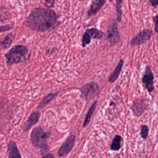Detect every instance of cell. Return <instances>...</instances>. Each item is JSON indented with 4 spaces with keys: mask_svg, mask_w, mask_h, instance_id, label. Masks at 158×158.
<instances>
[{
    "mask_svg": "<svg viewBox=\"0 0 158 158\" xmlns=\"http://www.w3.org/2000/svg\"><path fill=\"white\" fill-rule=\"evenodd\" d=\"M122 137L120 135H116L113 139L110 145V149L112 151H118L121 147Z\"/></svg>",
    "mask_w": 158,
    "mask_h": 158,
    "instance_id": "cell-17",
    "label": "cell"
},
{
    "mask_svg": "<svg viewBox=\"0 0 158 158\" xmlns=\"http://www.w3.org/2000/svg\"><path fill=\"white\" fill-rule=\"evenodd\" d=\"M148 103L144 98H138L134 101L131 106V109L132 110L134 114L137 117H141L148 107Z\"/></svg>",
    "mask_w": 158,
    "mask_h": 158,
    "instance_id": "cell-7",
    "label": "cell"
},
{
    "mask_svg": "<svg viewBox=\"0 0 158 158\" xmlns=\"http://www.w3.org/2000/svg\"><path fill=\"white\" fill-rule=\"evenodd\" d=\"M75 141L76 136L74 135H71L68 137L58 150V155L59 156L61 157L66 156L74 147Z\"/></svg>",
    "mask_w": 158,
    "mask_h": 158,
    "instance_id": "cell-8",
    "label": "cell"
},
{
    "mask_svg": "<svg viewBox=\"0 0 158 158\" xmlns=\"http://www.w3.org/2000/svg\"><path fill=\"white\" fill-rule=\"evenodd\" d=\"M153 35L152 30L149 29H145L140 31L131 39L130 41V45L131 46L141 45L149 41Z\"/></svg>",
    "mask_w": 158,
    "mask_h": 158,
    "instance_id": "cell-4",
    "label": "cell"
},
{
    "mask_svg": "<svg viewBox=\"0 0 158 158\" xmlns=\"http://www.w3.org/2000/svg\"><path fill=\"white\" fill-rule=\"evenodd\" d=\"M15 39V35L12 32L8 33L3 41H0V48L6 49L11 46Z\"/></svg>",
    "mask_w": 158,
    "mask_h": 158,
    "instance_id": "cell-14",
    "label": "cell"
},
{
    "mask_svg": "<svg viewBox=\"0 0 158 158\" xmlns=\"http://www.w3.org/2000/svg\"><path fill=\"white\" fill-rule=\"evenodd\" d=\"M107 39L108 41L112 44H115L119 41V32L116 22H114L112 24L111 28L108 30Z\"/></svg>",
    "mask_w": 158,
    "mask_h": 158,
    "instance_id": "cell-10",
    "label": "cell"
},
{
    "mask_svg": "<svg viewBox=\"0 0 158 158\" xmlns=\"http://www.w3.org/2000/svg\"><path fill=\"white\" fill-rule=\"evenodd\" d=\"M106 0H94L87 12L88 16H92L96 14L105 4Z\"/></svg>",
    "mask_w": 158,
    "mask_h": 158,
    "instance_id": "cell-12",
    "label": "cell"
},
{
    "mask_svg": "<svg viewBox=\"0 0 158 158\" xmlns=\"http://www.w3.org/2000/svg\"><path fill=\"white\" fill-rule=\"evenodd\" d=\"M91 38L87 32H85L83 35L82 40V46L85 47L86 45L89 44L91 42Z\"/></svg>",
    "mask_w": 158,
    "mask_h": 158,
    "instance_id": "cell-21",
    "label": "cell"
},
{
    "mask_svg": "<svg viewBox=\"0 0 158 158\" xmlns=\"http://www.w3.org/2000/svg\"><path fill=\"white\" fill-rule=\"evenodd\" d=\"M150 4L153 7H156L158 5V0H148Z\"/></svg>",
    "mask_w": 158,
    "mask_h": 158,
    "instance_id": "cell-24",
    "label": "cell"
},
{
    "mask_svg": "<svg viewBox=\"0 0 158 158\" xmlns=\"http://www.w3.org/2000/svg\"><path fill=\"white\" fill-rule=\"evenodd\" d=\"M57 93H51L45 96L39 103L37 109H43L52 100L57 96Z\"/></svg>",
    "mask_w": 158,
    "mask_h": 158,
    "instance_id": "cell-16",
    "label": "cell"
},
{
    "mask_svg": "<svg viewBox=\"0 0 158 158\" xmlns=\"http://www.w3.org/2000/svg\"><path fill=\"white\" fill-rule=\"evenodd\" d=\"M86 32H88L91 39L93 38V39L100 40L103 39L105 36V33L103 32L96 28L90 29L87 30Z\"/></svg>",
    "mask_w": 158,
    "mask_h": 158,
    "instance_id": "cell-15",
    "label": "cell"
},
{
    "mask_svg": "<svg viewBox=\"0 0 158 158\" xmlns=\"http://www.w3.org/2000/svg\"><path fill=\"white\" fill-rule=\"evenodd\" d=\"M97 105V101H95L94 104L91 106V107L89 109L88 112H87V115H86V117H85V120L84 122L83 123V127H85L89 124L91 121V118H92V116H93V113L96 108Z\"/></svg>",
    "mask_w": 158,
    "mask_h": 158,
    "instance_id": "cell-18",
    "label": "cell"
},
{
    "mask_svg": "<svg viewBox=\"0 0 158 158\" xmlns=\"http://www.w3.org/2000/svg\"><path fill=\"white\" fill-rule=\"evenodd\" d=\"M123 2V0H116V11H117V20L119 22L122 21V6Z\"/></svg>",
    "mask_w": 158,
    "mask_h": 158,
    "instance_id": "cell-19",
    "label": "cell"
},
{
    "mask_svg": "<svg viewBox=\"0 0 158 158\" xmlns=\"http://www.w3.org/2000/svg\"><path fill=\"white\" fill-rule=\"evenodd\" d=\"M149 134V128L146 125H144L141 128L140 135L143 140H146Z\"/></svg>",
    "mask_w": 158,
    "mask_h": 158,
    "instance_id": "cell-20",
    "label": "cell"
},
{
    "mask_svg": "<svg viewBox=\"0 0 158 158\" xmlns=\"http://www.w3.org/2000/svg\"><path fill=\"white\" fill-rule=\"evenodd\" d=\"M40 113L39 111H35L31 114L24 124L23 132L24 133L27 132L32 126L38 123L40 120Z\"/></svg>",
    "mask_w": 158,
    "mask_h": 158,
    "instance_id": "cell-9",
    "label": "cell"
},
{
    "mask_svg": "<svg viewBox=\"0 0 158 158\" xmlns=\"http://www.w3.org/2000/svg\"><path fill=\"white\" fill-rule=\"evenodd\" d=\"M58 16L54 10L49 8H37L32 10L25 21L28 28L38 32H46L59 25Z\"/></svg>",
    "mask_w": 158,
    "mask_h": 158,
    "instance_id": "cell-1",
    "label": "cell"
},
{
    "mask_svg": "<svg viewBox=\"0 0 158 158\" xmlns=\"http://www.w3.org/2000/svg\"><path fill=\"white\" fill-rule=\"evenodd\" d=\"M44 158H53L54 157V156L52 155V154H48V155H45L44 156Z\"/></svg>",
    "mask_w": 158,
    "mask_h": 158,
    "instance_id": "cell-25",
    "label": "cell"
},
{
    "mask_svg": "<svg viewBox=\"0 0 158 158\" xmlns=\"http://www.w3.org/2000/svg\"><path fill=\"white\" fill-rule=\"evenodd\" d=\"M153 21L155 24V30L156 33H158V15L153 17Z\"/></svg>",
    "mask_w": 158,
    "mask_h": 158,
    "instance_id": "cell-23",
    "label": "cell"
},
{
    "mask_svg": "<svg viewBox=\"0 0 158 158\" xmlns=\"http://www.w3.org/2000/svg\"><path fill=\"white\" fill-rule=\"evenodd\" d=\"M30 56L28 48L22 45L13 46L6 53L5 57L8 66L24 63L29 58Z\"/></svg>",
    "mask_w": 158,
    "mask_h": 158,
    "instance_id": "cell-2",
    "label": "cell"
},
{
    "mask_svg": "<svg viewBox=\"0 0 158 158\" xmlns=\"http://www.w3.org/2000/svg\"><path fill=\"white\" fill-rule=\"evenodd\" d=\"M13 26L11 25H5V26H0V33L5 32L7 31L12 29Z\"/></svg>",
    "mask_w": 158,
    "mask_h": 158,
    "instance_id": "cell-22",
    "label": "cell"
},
{
    "mask_svg": "<svg viewBox=\"0 0 158 158\" xmlns=\"http://www.w3.org/2000/svg\"><path fill=\"white\" fill-rule=\"evenodd\" d=\"M49 137V134L45 132L41 128L36 127L31 134L30 141L34 147L46 148V142Z\"/></svg>",
    "mask_w": 158,
    "mask_h": 158,
    "instance_id": "cell-3",
    "label": "cell"
},
{
    "mask_svg": "<svg viewBox=\"0 0 158 158\" xmlns=\"http://www.w3.org/2000/svg\"><path fill=\"white\" fill-rule=\"evenodd\" d=\"M7 154L9 158L22 157L16 143L14 141H10L7 145Z\"/></svg>",
    "mask_w": 158,
    "mask_h": 158,
    "instance_id": "cell-11",
    "label": "cell"
},
{
    "mask_svg": "<svg viewBox=\"0 0 158 158\" xmlns=\"http://www.w3.org/2000/svg\"><path fill=\"white\" fill-rule=\"evenodd\" d=\"M154 79L155 77L152 70L149 66H146L142 81L145 88L149 93L152 92L155 89Z\"/></svg>",
    "mask_w": 158,
    "mask_h": 158,
    "instance_id": "cell-6",
    "label": "cell"
},
{
    "mask_svg": "<svg viewBox=\"0 0 158 158\" xmlns=\"http://www.w3.org/2000/svg\"><path fill=\"white\" fill-rule=\"evenodd\" d=\"M123 63H124V61H123V59H120V61H119L115 70H114L113 73L111 74L110 77L109 78V81L110 82L114 83L118 78L119 76L121 71L123 67Z\"/></svg>",
    "mask_w": 158,
    "mask_h": 158,
    "instance_id": "cell-13",
    "label": "cell"
},
{
    "mask_svg": "<svg viewBox=\"0 0 158 158\" xmlns=\"http://www.w3.org/2000/svg\"><path fill=\"white\" fill-rule=\"evenodd\" d=\"M99 92V87L96 83L94 82L86 83L81 89V96L86 100L95 97L98 94Z\"/></svg>",
    "mask_w": 158,
    "mask_h": 158,
    "instance_id": "cell-5",
    "label": "cell"
}]
</instances>
